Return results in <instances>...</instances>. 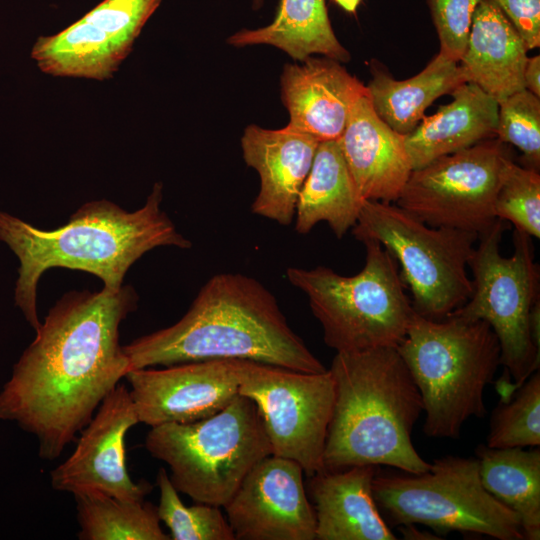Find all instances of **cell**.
<instances>
[{
  "label": "cell",
  "instance_id": "6da1fadb",
  "mask_svg": "<svg viewBox=\"0 0 540 540\" xmlns=\"http://www.w3.org/2000/svg\"><path fill=\"white\" fill-rule=\"evenodd\" d=\"M137 302L130 285L64 294L14 364L0 420L34 435L40 458L57 459L130 371L119 328Z\"/></svg>",
  "mask_w": 540,
  "mask_h": 540
},
{
  "label": "cell",
  "instance_id": "7a4b0ae2",
  "mask_svg": "<svg viewBox=\"0 0 540 540\" xmlns=\"http://www.w3.org/2000/svg\"><path fill=\"white\" fill-rule=\"evenodd\" d=\"M130 370L247 359L308 373L327 368L290 327L275 296L240 273L212 276L175 324L123 346Z\"/></svg>",
  "mask_w": 540,
  "mask_h": 540
},
{
  "label": "cell",
  "instance_id": "3957f363",
  "mask_svg": "<svg viewBox=\"0 0 540 540\" xmlns=\"http://www.w3.org/2000/svg\"><path fill=\"white\" fill-rule=\"evenodd\" d=\"M162 184H154L145 204L128 212L106 199L90 201L63 226L39 229L0 211V240L18 257L20 266L15 304L35 330L37 285L52 267L81 270L97 276L104 288L117 291L129 268L146 252L160 246L188 249L192 243L162 211Z\"/></svg>",
  "mask_w": 540,
  "mask_h": 540
},
{
  "label": "cell",
  "instance_id": "277c9868",
  "mask_svg": "<svg viewBox=\"0 0 540 540\" xmlns=\"http://www.w3.org/2000/svg\"><path fill=\"white\" fill-rule=\"evenodd\" d=\"M329 371L335 398L324 469L386 465L409 474L428 471L430 463L411 437L423 402L397 347L336 352Z\"/></svg>",
  "mask_w": 540,
  "mask_h": 540
},
{
  "label": "cell",
  "instance_id": "5b68a950",
  "mask_svg": "<svg viewBox=\"0 0 540 540\" xmlns=\"http://www.w3.org/2000/svg\"><path fill=\"white\" fill-rule=\"evenodd\" d=\"M397 350L420 392L427 436L457 439L469 418L484 417V390L501 365L499 341L487 322L414 312Z\"/></svg>",
  "mask_w": 540,
  "mask_h": 540
},
{
  "label": "cell",
  "instance_id": "8992f818",
  "mask_svg": "<svg viewBox=\"0 0 540 540\" xmlns=\"http://www.w3.org/2000/svg\"><path fill=\"white\" fill-rule=\"evenodd\" d=\"M361 242L365 264L356 275L325 266L286 270L288 281L307 296L325 344L336 352L397 347L415 312L393 255L376 240Z\"/></svg>",
  "mask_w": 540,
  "mask_h": 540
},
{
  "label": "cell",
  "instance_id": "52a82bcc",
  "mask_svg": "<svg viewBox=\"0 0 540 540\" xmlns=\"http://www.w3.org/2000/svg\"><path fill=\"white\" fill-rule=\"evenodd\" d=\"M145 447L169 466L178 492L220 508L249 471L272 454L255 403L240 394L210 417L151 427Z\"/></svg>",
  "mask_w": 540,
  "mask_h": 540
},
{
  "label": "cell",
  "instance_id": "ba28073f",
  "mask_svg": "<svg viewBox=\"0 0 540 540\" xmlns=\"http://www.w3.org/2000/svg\"><path fill=\"white\" fill-rule=\"evenodd\" d=\"M504 221L478 236L468 268L472 271L469 299L450 315L487 322L500 345V363L514 384L500 391L508 400L535 371L539 370V347L533 336L532 316L539 304V266L534 260L531 236L513 233V254L502 256L500 242Z\"/></svg>",
  "mask_w": 540,
  "mask_h": 540
},
{
  "label": "cell",
  "instance_id": "9c48e42d",
  "mask_svg": "<svg viewBox=\"0 0 540 540\" xmlns=\"http://www.w3.org/2000/svg\"><path fill=\"white\" fill-rule=\"evenodd\" d=\"M352 234L359 241H378L393 255L419 315L442 320L469 299L472 280L467 270L476 233L433 227L398 205L363 200Z\"/></svg>",
  "mask_w": 540,
  "mask_h": 540
},
{
  "label": "cell",
  "instance_id": "30bf717a",
  "mask_svg": "<svg viewBox=\"0 0 540 540\" xmlns=\"http://www.w3.org/2000/svg\"><path fill=\"white\" fill-rule=\"evenodd\" d=\"M374 500L392 525L421 524L499 540H524L517 514L483 486L477 458L445 456L421 474L383 476L372 483Z\"/></svg>",
  "mask_w": 540,
  "mask_h": 540
},
{
  "label": "cell",
  "instance_id": "8fae6325",
  "mask_svg": "<svg viewBox=\"0 0 540 540\" xmlns=\"http://www.w3.org/2000/svg\"><path fill=\"white\" fill-rule=\"evenodd\" d=\"M239 394L255 403L273 455L297 462L308 477L325 470L335 398L329 369L308 373L240 359Z\"/></svg>",
  "mask_w": 540,
  "mask_h": 540
},
{
  "label": "cell",
  "instance_id": "7c38bea8",
  "mask_svg": "<svg viewBox=\"0 0 540 540\" xmlns=\"http://www.w3.org/2000/svg\"><path fill=\"white\" fill-rule=\"evenodd\" d=\"M509 155L497 138L412 170L396 205L433 227L478 236L496 221L494 203Z\"/></svg>",
  "mask_w": 540,
  "mask_h": 540
},
{
  "label": "cell",
  "instance_id": "4fadbf2b",
  "mask_svg": "<svg viewBox=\"0 0 540 540\" xmlns=\"http://www.w3.org/2000/svg\"><path fill=\"white\" fill-rule=\"evenodd\" d=\"M161 1L104 0L59 33L39 37L31 56L52 76L109 79Z\"/></svg>",
  "mask_w": 540,
  "mask_h": 540
},
{
  "label": "cell",
  "instance_id": "5bb4252c",
  "mask_svg": "<svg viewBox=\"0 0 540 540\" xmlns=\"http://www.w3.org/2000/svg\"><path fill=\"white\" fill-rule=\"evenodd\" d=\"M139 423L127 386L118 384L80 431L74 451L50 472L54 490L98 491L130 501H142L153 486L135 482L126 463V435Z\"/></svg>",
  "mask_w": 540,
  "mask_h": 540
},
{
  "label": "cell",
  "instance_id": "9a60e30c",
  "mask_svg": "<svg viewBox=\"0 0 540 540\" xmlns=\"http://www.w3.org/2000/svg\"><path fill=\"white\" fill-rule=\"evenodd\" d=\"M125 378L139 423H190L214 415L239 395L240 359L132 369Z\"/></svg>",
  "mask_w": 540,
  "mask_h": 540
},
{
  "label": "cell",
  "instance_id": "2e32d148",
  "mask_svg": "<svg viewBox=\"0 0 540 540\" xmlns=\"http://www.w3.org/2000/svg\"><path fill=\"white\" fill-rule=\"evenodd\" d=\"M295 461L261 459L223 507L238 540H314L316 518Z\"/></svg>",
  "mask_w": 540,
  "mask_h": 540
},
{
  "label": "cell",
  "instance_id": "e0dca14e",
  "mask_svg": "<svg viewBox=\"0 0 540 540\" xmlns=\"http://www.w3.org/2000/svg\"><path fill=\"white\" fill-rule=\"evenodd\" d=\"M319 143L290 125L278 130L246 127L241 138L243 158L260 177V189L251 205L254 214L284 226L293 222Z\"/></svg>",
  "mask_w": 540,
  "mask_h": 540
},
{
  "label": "cell",
  "instance_id": "ac0fdd59",
  "mask_svg": "<svg viewBox=\"0 0 540 540\" xmlns=\"http://www.w3.org/2000/svg\"><path fill=\"white\" fill-rule=\"evenodd\" d=\"M301 65L287 64L281 76L288 125L319 142L338 140L356 102L367 87L340 62L309 57Z\"/></svg>",
  "mask_w": 540,
  "mask_h": 540
},
{
  "label": "cell",
  "instance_id": "d6986e66",
  "mask_svg": "<svg viewBox=\"0 0 540 540\" xmlns=\"http://www.w3.org/2000/svg\"><path fill=\"white\" fill-rule=\"evenodd\" d=\"M338 142L361 198L396 202L413 170L405 135L377 115L369 95L354 105Z\"/></svg>",
  "mask_w": 540,
  "mask_h": 540
},
{
  "label": "cell",
  "instance_id": "ffe728a7",
  "mask_svg": "<svg viewBox=\"0 0 540 540\" xmlns=\"http://www.w3.org/2000/svg\"><path fill=\"white\" fill-rule=\"evenodd\" d=\"M378 466L324 470L310 477L318 540H395L380 514L372 483Z\"/></svg>",
  "mask_w": 540,
  "mask_h": 540
},
{
  "label": "cell",
  "instance_id": "44dd1931",
  "mask_svg": "<svg viewBox=\"0 0 540 540\" xmlns=\"http://www.w3.org/2000/svg\"><path fill=\"white\" fill-rule=\"evenodd\" d=\"M527 45L492 0H481L473 15L465 51L459 61L466 82L498 103L524 89Z\"/></svg>",
  "mask_w": 540,
  "mask_h": 540
},
{
  "label": "cell",
  "instance_id": "7402d4cb",
  "mask_svg": "<svg viewBox=\"0 0 540 540\" xmlns=\"http://www.w3.org/2000/svg\"><path fill=\"white\" fill-rule=\"evenodd\" d=\"M452 101L433 115L423 117L405 135L413 170L483 140L496 138L498 102L473 83L465 82L452 92Z\"/></svg>",
  "mask_w": 540,
  "mask_h": 540
},
{
  "label": "cell",
  "instance_id": "603a6c76",
  "mask_svg": "<svg viewBox=\"0 0 540 540\" xmlns=\"http://www.w3.org/2000/svg\"><path fill=\"white\" fill-rule=\"evenodd\" d=\"M362 202L338 140L320 142L298 197L295 231L307 234L326 222L341 239L356 224Z\"/></svg>",
  "mask_w": 540,
  "mask_h": 540
},
{
  "label": "cell",
  "instance_id": "cb8c5ba5",
  "mask_svg": "<svg viewBox=\"0 0 540 540\" xmlns=\"http://www.w3.org/2000/svg\"><path fill=\"white\" fill-rule=\"evenodd\" d=\"M465 82L459 62L439 52L421 72L406 80H396L374 68L366 87L377 115L393 130L407 135L437 98Z\"/></svg>",
  "mask_w": 540,
  "mask_h": 540
},
{
  "label": "cell",
  "instance_id": "d4e9b609",
  "mask_svg": "<svg viewBox=\"0 0 540 540\" xmlns=\"http://www.w3.org/2000/svg\"><path fill=\"white\" fill-rule=\"evenodd\" d=\"M227 42L238 47L272 45L300 61L312 54H321L338 62L350 59L349 52L332 29L325 0H281L271 24L254 30H240Z\"/></svg>",
  "mask_w": 540,
  "mask_h": 540
},
{
  "label": "cell",
  "instance_id": "484cf974",
  "mask_svg": "<svg viewBox=\"0 0 540 540\" xmlns=\"http://www.w3.org/2000/svg\"><path fill=\"white\" fill-rule=\"evenodd\" d=\"M484 488L519 517L524 538H540V449L476 448Z\"/></svg>",
  "mask_w": 540,
  "mask_h": 540
},
{
  "label": "cell",
  "instance_id": "4316f807",
  "mask_svg": "<svg viewBox=\"0 0 540 540\" xmlns=\"http://www.w3.org/2000/svg\"><path fill=\"white\" fill-rule=\"evenodd\" d=\"M80 540H169L152 503L115 498L98 491L73 493Z\"/></svg>",
  "mask_w": 540,
  "mask_h": 540
},
{
  "label": "cell",
  "instance_id": "83f0119b",
  "mask_svg": "<svg viewBox=\"0 0 540 540\" xmlns=\"http://www.w3.org/2000/svg\"><path fill=\"white\" fill-rule=\"evenodd\" d=\"M160 491L157 514L173 540H235V535L220 507L197 503L186 506L172 484L169 474L160 468L156 477Z\"/></svg>",
  "mask_w": 540,
  "mask_h": 540
},
{
  "label": "cell",
  "instance_id": "f1b7e54d",
  "mask_svg": "<svg viewBox=\"0 0 540 540\" xmlns=\"http://www.w3.org/2000/svg\"><path fill=\"white\" fill-rule=\"evenodd\" d=\"M540 445V374L535 371L512 399L495 407L487 437L490 448H526Z\"/></svg>",
  "mask_w": 540,
  "mask_h": 540
},
{
  "label": "cell",
  "instance_id": "f546056e",
  "mask_svg": "<svg viewBox=\"0 0 540 540\" xmlns=\"http://www.w3.org/2000/svg\"><path fill=\"white\" fill-rule=\"evenodd\" d=\"M497 218L515 229L540 237V175L538 170L519 166L509 158L502 171L494 203Z\"/></svg>",
  "mask_w": 540,
  "mask_h": 540
},
{
  "label": "cell",
  "instance_id": "4dcf8cb0",
  "mask_svg": "<svg viewBox=\"0 0 540 540\" xmlns=\"http://www.w3.org/2000/svg\"><path fill=\"white\" fill-rule=\"evenodd\" d=\"M496 138L515 146L526 167L540 165V98L522 89L498 103Z\"/></svg>",
  "mask_w": 540,
  "mask_h": 540
},
{
  "label": "cell",
  "instance_id": "1f68e13d",
  "mask_svg": "<svg viewBox=\"0 0 540 540\" xmlns=\"http://www.w3.org/2000/svg\"><path fill=\"white\" fill-rule=\"evenodd\" d=\"M440 53L459 62L466 48L472 19L481 0H427Z\"/></svg>",
  "mask_w": 540,
  "mask_h": 540
},
{
  "label": "cell",
  "instance_id": "d6a6232c",
  "mask_svg": "<svg viewBox=\"0 0 540 540\" xmlns=\"http://www.w3.org/2000/svg\"><path fill=\"white\" fill-rule=\"evenodd\" d=\"M512 22L528 50L540 45V0H492Z\"/></svg>",
  "mask_w": 540,
  "mask_h": 540
},
{
  "label": "cell",
  "instance_id": "836d02e7",
  "mask_svg": "<svg viewBox=\"0 0 540 540\" xmlns=\"http://www.w3.org/2000/svg\"><path fill=\"white\" fill-rule=\"evenodd\" d=\"M524 87L540 97V56L528 57L524 68Z\"/></svg>",
  "mask_w": 540,
  "mask_h": 540
},
{
  "label": "cell",
  "instance_id": "e575fe53",
  "mask_svg": "<svg viewBox=\"0 0 540 540\" xmlns=\"http://www.w3.org/2000/svg\"><path fill=\"white\" fill-rule=\"evenodd\" d=\"M401 532L404 539L412 540H431V539H440V537H435L432 533L421 530L415 527V524H404L397 526Z\"/></svg>",
  "mask_w": 540,
  "mask_h": 540
},
{
  "label": "cell",
  "instance_id": "d590c367",
  "mask_svg": "<svg viewBox=\"0 0 540 540\" xmlns=\"http://www.w3.org/2000/svg\"><path fill=\"white\" fill-rule=\"evenodd\" d=\"M337 5L349 13H354L362 0H333Z\"/></svg>",
  "mask_w": 540,
  "mask_h": 540
},
{
  "label": "cell",
  "instance_id": "8d00e7d4",
  "mask_svg": "<svg viewBox=\"0 0 540 540\" xmlns=\"http://www.w3.org/2000/svg\"><path fill=\"white\" fill-rule=\"evenodd\" d=\"M264 0H253V8L258 9L262 4Z\"/></svg>",
  "mask_w": 540,
  "mask_h": 540
}]
</instances>
